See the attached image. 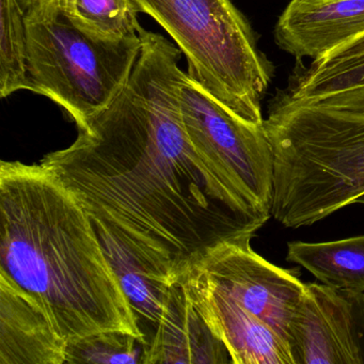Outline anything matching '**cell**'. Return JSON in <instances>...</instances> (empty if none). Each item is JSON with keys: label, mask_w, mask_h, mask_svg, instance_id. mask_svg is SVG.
Instances as JSON below:
<instances>
[{"label": "cell", "mask_w": 364, "mask_h": 364, "mask_svg": "<svg viewBox=\"0 0 364 364\" xmlns=\"http://www.w3.org/2000/svg\"><path fill=\"white\" fill-rule=\"evenodd\" d=\"M364 33V0H291L274 29L276 46L317 60Z\"/></svg>", "instance_id": "30bf717a"}, {"label": "cell", "mask_w": 364, "mask_h": 364, "mask_svg": "<svg viewBox=\"0 0 364 364\" xmlns=\"http://www.w3.org/2000/svg\"><path fill=\"white\" fill-rule=\"evenodd\" d=\"M253 236L255 232H246L220 242L184 272L229 296L289 341L306 283L297 269L279 267L255 252Z\"/></svg>", "instance_id": "52a82bcc"}, {"label": "cell", "mask_w": 364, "mask_h": 364, "mask_svg": "<svg viewBox=\"0 0 364 364\" xmlns=\"http://www.w3.org/2000/svg\"><path fill=\"white\" fill-rule=\"evenodd\" d=\"M232 363L229 351L193 308L184 289L174 282L142 364Z\"/></svg>", "instance_id": "7c38bea8"}, {"label": "cell", "mask_w": 364, "mask_h": 364, "mask_svg": "<svg viewBox=\"0 0 364 364\" xmlns=\"http://www.w3.org/2000/svg\"><path fill=\"white\" fill-rule=\"evenodd\" d=\"M319 103L330 109L364 114V87L323 95Z\"/></svg>", "instance_id": "d6986e66"}, {"label": "cell", "mask_w": 364, "mask_h": 364, "mask_svg": "<svg viewBox=\"0 0 364 364\" xmlns=\"http://www.w3.org/2000/svg\"><path fill=\"white\" fill-rule=\"evenodd\" d=\"M287 259L327 287L364 293V235L333 242H289Z\"/></svg>", "instance_id": "5bb4252c"}, {"label": "cell", "mask_w": 364, "mask_h": 364, "mask_svg": "<svg viewBox=\"0 0 364 364\" xmlns=\"http://www.w3.org/2000/svg\"><path fill=\"white\" fill-rule=\"evenodd\" d=\"M357 203L362 204V205H364V196L363 197L359 198V199H358Z\"/></svg>", "instance_id": "7402d4cb"}, {"label": "cell", "mask_w": 364, "mask_h": 364, "mask_svg": "<svg viewBox=\"0 0 364 364\" xmlns=\"http://www.w3.org/2000/svg\"><path fill=\"white\" fill-rule=\"evenodd\" d=\"M67 348L42 306L0 278V364H65Z\"/></svg>", "instance_id": "8fae6325"}, {"label": "cell", "mask_w": 364, "mask_h": 364, "mask_svg": "<svg viewBox=\"0 0 364 364\" xmlns=\"http://www.w3.org/2000/svg\"><path fill=\"white\" fill-rule=\"evenodd\" d=\"M181 108L193 144L267 223L272 217L274 159L265 125L240 120L188 74L181 89Z\"/></svg>", "instance_id": "8992f818"}, {"label": "cell", "mask_w": 364, "mask_h": 364, "mask_svg": "<svg viewBox=\"0 0 364 364\" xmlns=\"http://www.w3.org/2000/svg\"><path fill=\"white\" fill-rule=\"evenodd\" d=\"M355 308H357L358 316H359L360 325L364 338V293H353Z\"/></svg>", "instance_id": "44dd1931"}, {"label": "cell", "mask_w": 364, "mask_h": 364, "mask_svg": "<svg viewBox=\"0 0 364 364\" xmlns=\"http://www.w3.org/2000/svg\"><path fill=\"white\" fill-rule=\"evenodd\" d=\"M140 37L118 97L40 164L93 223L172 284L213 247L265 223L187 132L180 48L144 28Z\"/></svg>", "instance_id": "6da1fadb"}, {"label": "cell", "mask_w": 364, "mask_h": 364, "mask_svg": "<svg viewBox=\"0 0 364 364\" xmlns=\"http://www.w3.org/2000/svg\"><path fill=\"white\" fill-rule=\"evenodd\" d=\"M265 129L274 159L272 216L283 227H309L363 197L364 114L277 92Z\"/></svg>", "instance_id": "3957f363"}, {"label": "cell", "mask_w": 364, "mask_h": 364, "mask_svg": "<svg viewBox=\"0 0 364 364\" xmlns=\"http://www.w3.org/2000/svg\"><path fill=\"white\" fill-rule=\"evenodd\" d=\"M289 344L295 364H363V333L353 293L306 283Z\"/></svg>", "instance_id": "ba28073f"}, {"label": "cell", "mask_w": 364, "mask_h": 364, "mask_svg": "<svg viewBox=\"0 0 364 364\" xmlns=\"http://www.w3.org/2000/svg\"><path fill=\"white\" fill-rule=\"evenodd\" d=\"M0 41V97L29 90L27 72V31L20 0H1Z\"/></svg>", "instance_id": "2e32d148"}, {"label": "cell", "mask_w": 364, "mask_h": 364, "mask_svg": "<svg viewBox=\"0 0 364 364\" xmlns=\"http://www.w3.org/2000/svg\"><path fill=\"white\" fill-rule=\"evenodd\" d=\"M193 308L227 347L234 364H295L289 341L235 300L189 272L181 274Z\"/></svg>", "instance_id": "9c48e42d"}, {"label": "cell", "mask_w": 364, "mask_h": 364, "mask_svg": "<svg viewBox=\"0 0 364 364\" xmlns=\"http://www.w3.org/2000/svg\"><path fill=\"white\" fill-rule=\"evenodd\" d=\"M360 58H364V33L345 42L342 46L328 53L326 56L313 61L319 63H334Z\"/></svg>", "instance_id": "ffe728a7"}, {"label": "cell", "mask_w": 364, "mask_h": 364, "mask_svg": "<svg viewBox=\"0 0 364 364\" xmlns=\"http://www.w3.org/2000/svg\"><path fill=\"white\" fill-rule=\"evenodd\" d=\"M364 87V58L334 63L297 60L287 88L279 90L289 100H306Z\"/></svg>", "instance_id": "e0dca14e"}, {"label": "cell", "mask_w": 364, "mask_h": 364, "mask_svg": "<svg viewBox=\"0 0 364 364\" xmlns=\"http://www.w3.org/2000/svg\"><path fill=\"white\" fill-rule=\"evenodd\" d=\"M29 91L65 109L78 131L124 88L141 50V37L112 42L78 28L63 12L26 20Z\"/></svg>", "instance_id": "5b68a950"}, {"label": "cell", "mask_w": 364, "mask_h": 364, "mask_svg": "<svg viewBox=\"0 0 364 364\" xmlns=\"http://www.w3.org/2000/svg\"><path fill=\"white\" fill-rule=\"evenodd\" d=\"M63 14L97 39L118 42L141 33L135 0H72Z\"/></svg>", "instance_id": "9a60e30c"}, {"label": "cell", "mask_w": 364, "mask_h": 364, "mask_svg": "<svg viewBox=\"0 0 364 364\" xmlns=\"http://www.w3.org/2000/svg\"><path fill=\"white\" fill-rule=\"evenodd\" d=\"M186 57L188 74L228 112L263 127L262 102L274 67L231 0H135Z\"/></svg>", "instance_id": "277c9868"}, {"label": "cell", "mask_w": 364, "mask_h": 364, "mask_svg": "<svg viewBox=\"0 0 364 364\" xmlns=\"http://www.w3.org/2000/svg\"><path fill=\"white\" fill-rule=\"evenodd\" d=\"M92 223L106 257L131 304L146 349L156 331L173 283L134 255L109 230Z\"/></svg>", "instance_id": "4fadbf2b"}, {"label": "cell", "mask_w": 364, "mask_h": 364, "mask_svg": "<svg viewBox=\"0 0 364 364\" xmlns=\"http://www.w3.org/2000/svg\"><path fill=\"white\" fill-rule=\"evenodd\" d=\"M0 278L33 297L68 343L121 331L144 344L90 216L41 164H0Z\"/></svg>", "instance_id": "7a4b0ae2"}, {"label": "cell", "mask_w": 364, "mask_h": 364, "mask_svg": "<svg viewBox=\"0 0 364 364\" xmlns=\"http://www.w3.org/2000/svg\"><path fill=\"white\" fill-rule=\"evenodd\" d=\"M144 344L121 331H105L68 343L65 364H142Z\"/></svg>", "instance_id": "ac0fdd59"}]
</instances>
